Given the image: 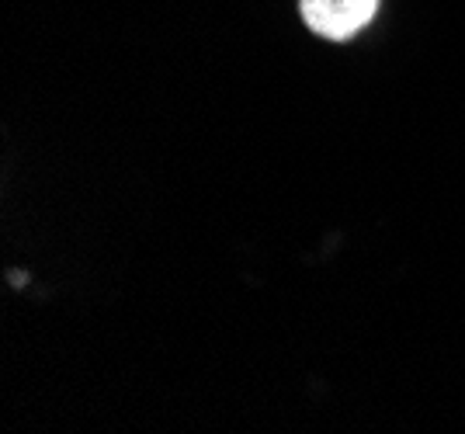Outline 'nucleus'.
<instances>
[{
  "label": "nucleus",
  "instance_id": "nucleus-1",
  "mask_svg": "<svg viewBox=\"0 0 465 434\" xmlns=\"http://www.w3.org/2000/svg\"><path fill=\"white\" fill-rule=\"evenodd\" d=\"M302 21L323 39H351L371 21L379 0H302Z\"/></svg>",
  "mask_w": 465,
  "mask_h": 434
}]
</instances>
